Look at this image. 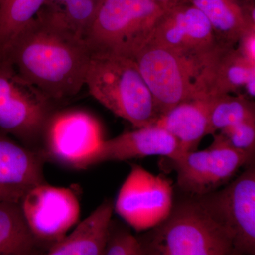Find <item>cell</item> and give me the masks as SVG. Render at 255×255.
Masks as SVG:
<instances>
[{"label":"cell","instance_id":"cell-1","mask_svg":"<svg viewBox=\"0 0 255 255\" xmlns=\"http://www.w3.org/2000/svg\"><path fill=\"white\" fill-rule=\"evenodd\" d=\"M90 56L83 38L42 8L15 41L8 60L26 81L58 102L85 86Z\"/></svg>","mask_w":255,"mask_h":255},{"label":"cell","instance_id":"cell-2","mask_svg":"<svg viewBox=\"0 0 255 255\" xmlns=\"http://www.w3.org/2000/svg\"><path fill=\"white\" fill-rule=\"evenodd\" d=\"M85 86L96 100L136 128L155 125L160 117L133 58L92 53Z\"/></svg>","mask_w":255,"mask_h":255},{"label":"cell","instance_id":"cell-3","mask_svg":"<svg viewBox=\"0 0 255 255\" xmlns=\"http://www.w3.org/2000/svg\"><path fill=\"white\" fill-rule=\"evenodd\" d=\"M138 238L145 255H236L229 233L193 196Z\"/></svg>","mask_w":255,"mask_h":255},{"label":"cell","instance_id":"cell-4","mask_svg":"<svg viewBox=\"0 0 255 255\" xmlns=\"http://www.w3.org/2000/svg\"><path fill=\"white\" fill-rule=\"evenodd\" d=\"M166 7L154 0H101L84 41L91 54L133 58L150 41Z\"/></svg>","mask_w":255,"mask_h":255},{"label":"cell","instance_id":"cell-5","mask_svg":"<svg viewBox=\"0 0 255 255\" xmlns=\"http://www.w3.org/2000/svg\"><path fill=\"white\" fill-rule=\"evenodd\" d=\"M54 103L23 79L9 60L0 59V131L41 152L45 128L56 112Z\"/></svg>","mask_w":255,"mask_h":255},{"label":"cell","instance_id":"cell-6","mask_svg":"<svg viewBox=\"0 0 255 255\" xmlns=\"http://www.w3.org/2000/svg\"><path fill=\"white\" fill-rule=\"evenodd\" d=\"M133 59L160 116L181 102L199 97V63L150 43Z\"/></svg>","mask_w":255,"mask_h":255},{"label":"cell","instance_id":"cell-7","mask_svg":"<svg viewBox=\"0 0 255 255\" xmlns=\"http://www.w3.org/2000/svg\"><path fill=\"white\" fill-rule=\"evenodd\" d=\"M247 167L223 189L194 196L229 233L236 255L255 254V162Z\"/></svg>","mask_w":255,"mask_h":255},{"label":"cell","instance_id":"cell-8","mask_svg":"<svg viewBox=\"0 0 255 255\" xmlns=\"http://www.w3.org/2000/svg\"><path fill=\"white\" fill-rule=\"evenodd\" d=\"M172 183L132 164L117 196L114 209L133 229L147 231L168 216L173 206Z\"/></svg>","mask_w":255,"mask_h":255},{"label":"cell","instance_id":"cell-9","mask_svg":"<svg viewBox=\"0 0 255 255\" xmlns=\"http://www.w3.org/2000/svg\"><path fill=\"white\" fill-rule=\"evenodd\" d=\"M254 158L255 153L212 143L206 150L185 152L169 161L177 172L178 187L191 196H199L227 184Z\"/></svg>","mask_w":255,"mask_h":255},{"label":"cell","instance_id":"cell-10","mask_svg":"<svg viewBox=\"0 0 255 255\" xmlns=\"http://www.w3.org/2000/svg\"><path fill=\"white\" fill-rule=\"evenodd\" d=\"M103 140L100 124L90 114L55 112L43 132L41 152L46 160L82 169Z\"/></svg>","mask_w":255,"mask_h":255},{"label":"cell","instance_id":"cell-11","mask_svg":"<svg viewBox=\"0 0 255 255\" xmlns=\"http://www.w3.org/2000/svg\"><path fill=\"white\" fill-rule=\"evenodd\" d=\"M20 205L31 233L48 250L63 239L80 218L76 194L68 188L53 187L46 182L27 189Z\"/></svg>","mask_w":255,"mask_h":255},{"label":"cell","instance_id":"cell-12","mask_svg":"<svg viewBox=\"0 0 255 255\" xmlns=\"http://www.w3.org/2000/svg\"><path fill=\"white\" fill-rule=\"evenodd\" d=\"M149 43L197 63L220 45L205 15L185 0L166 7Z\"/></svg>","mask_w":255,"mask_h":255},{"label":"cell","instance_id":"cell-13","mask_svg":"<svg viewBox=\"0 0 255 255\" xmlns=\"http://www.w3.org/2000/svg\"><path fill=\"white\" fill-rule=\"evenodd\" d=\"M181 155L176 139L162 128L152 125L102 140L87 159L84 169L102 162H122L150 156L173 159Z\"/></svg>","mask_w":255,"mask_h":255},{"label":"cell","instance_id":"cell-14","mask_svg":"<svg viewBox=\"0 0 255 255\" xmlns=\"http://www.w3.org/2000/svg\"><path fill=\"white\" fill-rule=\"evenodd\" d=\"M255 65L245 59L236 46L219 45L206 55L199 73V97L238 93L251 77Z\"/></svg>","mask_w":255,"mask_h":255},{"label":"cell","instance_id":"cell-15","mask_svg":"<svg viewBox=\"0 0 255 255\" xmlns=\"http://www.w3.org/2000/svg\"><path fill=\"white\" fill-rule=\"evenodd\" d=\"M209 98L197 97L181 102L159 117L155 125L176 139L181 154L196 150L208 135Z\"/></svg>","mask_w":255,"mask_h":255},{"label":"cell","instance_id":"cell-16","mask_svg":"<svg viewBox=\"0 0 255 255\" xmlns=\"http://www.w3.org/2000/svg\"><path fill=\"white\" fill-rule=\"evenodd\" d=\"M114 204L105 201L73 232L48 248L49 255H104L112 222Z\"/></svg>","mask_w":255,"mask_h":255},{"label":"cell","instance_id":"cell-17","mask_svg":"<svg viewBox=\"0 0 255 255\" xmlns=\"http://www.w3.org/2000/svg\"><path fill=\"white\" fill-rule=\"evenodd\" d=\"M44 156L10 139L0 131V184L27 190L46 183Z\"/></svg>","mask_w":255,"mask_h":255},{"label":"cell","instance_id":"cell-18","mask_svg":"<svg viewBox=\"0 0 255 255\" xmlns=\"http://www.w3.org/2000/svg\"><path fill=\"white\" fill-rule=\"evenodd\" d=\"M209 20L220 45L236 46L247 31L255 29L247 21L241 0H185Z\"/></svg>","mask_w":255,"mask_h":255},{"label":"cell","instance_id":"cell-19","mask_svg":"<svg viewBox=\"0 0 255 255\" xmlns=\"http://www.w3.org/2000/svg\"><path fill=\"white\" fill-rule=\"evenodd\" d=\"M41 248L28 227L20 201H0V255H36Z\"/></svg>","mask_w":255,"mask_h":255},{"label":"cell","instance_id":"cell-20","mask_svg":"<svg viewBox=\"0 0 255 255\" xmlns=\"http://www.w3.org/2000/svg\"><path fill=\"white\" fill-rule=\"evenodd\" d=\"M46 0H1L0 59L8 60L15 41L36 18Z\"/></svg>","mask_w":255,"mask_h":255},{"label":"cell","instance_id":"cell-21","mask_svg":"<svg viewBox=\"0 0 255 255\" xmlns=\"http://www.w3.org/2000/svg\"><path fill=\"white\" fill-rule=\"evenodd\" d=\"M251 119H255V103L243 94L210 97L208 135Z\"/></svg>","mask_w":255,"mask_h":255},{"label":"cell","instance_id":"cell-22","mask_svg":"<svg viewBox=\"0 0 255 255\" xmlns=\"http://www.w3.org/2000/svg\"><path fill=\"white\" fill-rule=\"evenodd\" d=\"M101 0H68L59 11L48 10L55 17L83 38L95 17Z\"/></svg>","mask_w":255,"mask_h":255},{"label":"cell","instance_id":"cell-23","mask_svg":"<svg viewBox=\"0 0 255 255\" xmlns=\"http://www.w3.org/2000/svg\"><path fill=\"white\" fill-rule=\"evenodd\" d=\"M212 135V143L226 146L233 150L255 153V119L234 124Z\"/></svg>","mask_w":255,"mask_h":255},{"label":"cell","instance_id":"cell-24","mask_svg":"<svg viewBox=\"0 0 255 255\" xmlns=\"http://www.w3.org/2000/svg\"><path fill=\"white\" fill-rule=\"evenodd\" d=\"M105 255H145L140 240L130 231L117 228L112 221L106 243Z\"/></svg>","mask_w":255,"mask_h":255},{"label":"cell","instance_id":"cell-25","mask_svg":"<svg viewBox=\"0 0 255 255\" xmlns=\"http://www.w3.org/2000/svg\"><path fill=\"white\" fill-rule=\"evenodd\" d=\"M236 48L245 59L255 65V28L248 30L242 36Z\"/></svg>","mask_w":255,"mask_h":255},{"label":"cell","instance_id":"cell-26","mask_svg":"<svg viewBox=\"0 0 255 255\" xmlns=\"http://www.w3.org/2000/svg\"><path fill=\"white\" fill-rule=\"evenodd\" d=\"M26 190L21 188L9 187L0 184V201L11 200L20 201Z\"/></svg>","mask_w":255,"mask_h":255},{"label":"cell","instance_id":"cell-27","mask_svg":"<svg viewBox=\"0 0 255 255\" xmlns=\"http://www.w3.org/2000/svg\"><path fill=\"white\" fill-rule=\"evenodd\" d=\"M68 0H46L43 7L52 11H59Z\"/></svg>","mask_w":255,"mask_h":255},{"label":"cell","instance_id":"cell-28","mask_svg":"<svg viewBox=\"0 0 255 255\" xmlns=\"http://www.w3.org/2000/svg\"><path fill=\"white\" fill-rule=\"evenodd\" d=\"M154 1H155L156 2L159 3V4L167 6L177 2V1H180V0H154Z\"/></svg>","mask_w":255,"mask_h":255},{"label":"cell","instance_id":"cell-29","mask_svg":"<svg viewBox=\"0 0 255 255\" xmlns=\"http://www.w3.org/2000/svg\"><path fill=\"white\" fill-rule=\"evenodd\" d=\"M0 1H1V0H0Z\"/></svg>","mask_w":255,"mask_h":255}]
</instances>
